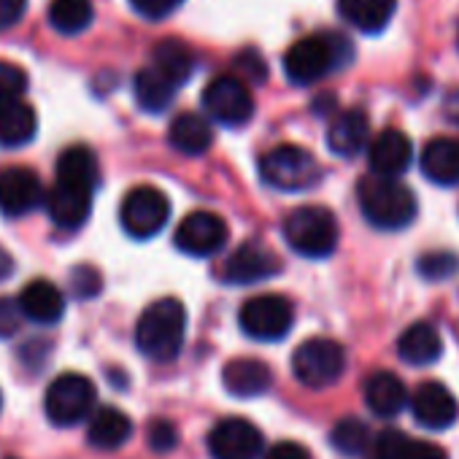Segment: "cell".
<instances>
[{
  "mask_svg": "<svg viewBox=\"0 0 459 459\" xmlns=\"http://www.w3.org/2000/svg\"><path fill=\"white\" fill-rule=\"evenodd\" d=\"M351 57H354V49L346 36L314 33L290 47V52L284 55V74L292 84L308 87L346 68Z\"/></svg>",
  "mask_w": 459,
  "mask_h": 459,
  "instance_id": "cell-1",
  "label": "cell"
},
{
  "mask_svg": "<svg viewBox=\"0 0 459 459\" xmlns=\"http://www.w3.org/2000/svg\"><path fill=\"white\" fill-rule=\"evenodd\" d=\"M186 335V308L176 298L154 300L135 325V346L154 362H170L181 354Z\"/></svg>",
  "mask_w": 459,
  "mask_h": 459,
  "instance_id": "cell-2",
  "label": "cell"
},
{
  "mask_svg": "<svg viewBox=\"0 0 459 459\" xmlns=\"http://www.w3.org/2000/svg\"><path fill=\"white\" fill-rule=\"evenodd\" d=\"M357 195H359L362 216L378 230H403L416 219L419 211L416 197L397 178H384L370 173L359 181Z\"/></svg>",
  "mask_w": 459,
  "mask_h": 459,
  "instance_id": "cell-3",
  "label": "cell"
},
{
  "mask_svg": "<svg viewBox=\"0 0 459 459\" xmlns=\"http://www.w3.org/2000/svg\"><path fill=\"white\" fill-rule=\"evenodd\" d=\"M284 238L306 260H327L338 247V221L325 205H300L284 219Z\"/></svg>",
  "mask_w": 459,
  "mask_h": 459,
  "instance_id": "cell-4",
  "label": "cell"
},
{
  "mask_svg": "<svg viewBox=\"0 0 459 459\" xmlns=\"http://www.w3.org/2000/svg\"><path fill=\"white\" fill-rule=\"evenodd\" d=\"M260 176L273 189L306 192L319 184L322 168L308 149L298 143H281L260 160Z\"/></svg>",
  "mask_w": 459,
  "mask_h": 459,
  "instance_id": "cell-5",
  "label": "cell"
},
{
  "mask_svg": "<svg viewBox=\"0 0 459 459\" xmlns=\"http://www.w3.org/2000/svg\"><path fill=\"white\" fill-rule=\"evenodd\" d=\"M95 400H98V392L87 376L63 373L49 384L44 394V411L55 427H76L84 419H90Z\"/></svg>",
  "mask_w": 459,
  "mask_h": 459,
  "instance_id": "cell-6",
  "label": "cell"
},
{
  "mask_svg": "<svg viewBox=\"0 0 459 459\" xmlns=\"http://www.w3.org/2000/svg\"><path fill=\"white\" fill-rule=\"evenodd\" d=\"M346 370V349L333 338H308L292 354V373L303 386H333Z\"/></svg>",
  "mask_w": 459,
  "mask_h": 459,
  "instance_id": "cell-7",
  "label": "cell"
},
{
  "mask_svg": "<svg viewBox=\"0 0 459 459\" xmlns=\"http://www.w3.org/2000/svg\"><path fill=\"white\" fill-rule=\"evenodd\" d=\"M119 219L125 233L135 241H149L162 233V227L170 219V200L162 189L141 184L133 186L119 208Z\"/></svg>",
  "mask_w": 459,
  "mask_h": 459,
  "instance_id": "cell-8",
  "label": "cell"
},
{
  "mask_svg": "<svg viewBox=\"0 0 459 459\" xmlns=\"http://www.w3.org/2000/svg\"><path fill=\"white\" fill-rule=\"evenodd\" d=\"M238 325L249 338L273 343L290 335L295 325V308L284 295H257L241 306Z\"/></svg>",
  "mask_w": 459,
  "mask_h": 459,
  "instance_id": "cell-9",
  "label": "cell"
},
{
  "mask_svg": "<svg viewBox=\"0 0 459 459\" xmlns=\"http://www.w3.org/2000/svg\"><path fill=\"white\" fill-rule=\"evenodd\" d=\"M203 111L224 127H241L255 117L252 90L238 76H219L203 90Z\"/></svg>",
  "mask_w": 459,
  "mask_h": 459,
  "instance_id": "cell-10",
  "label": "cell"
},
{
  "mask_svg": "<svg viewBox=\"0 0 459 459\" xmlns=\"http://www.w3.org/2000/svg\"><path fill=\"white\" fill-rule=\"evenodd\" d=\"M227 241H230V227L213 211H192V213H186L178 221L176 236H173L176 249L181 255L197 257V260L219 255Z\"/></svg>",
  "mask_w": 459,
  "mask_h": 459,
  "instance_id": "cell-11",
  "label": "cell"
},
{
  "mask_svg": "<svg viewBox=\"0 0 459 459\" xmlns=\"http://www.w3.org/2000/svg\"><path fill=\"white\" fill-rule=\"evenodd\" d=\"M263 432L241 416H227L208 432L211 459H263Z\"/></svg>",
  "mask_w": 459,
  "mask_h": 459,
  "instance_id": "cell-12",
  "label": "cell"
},
{
  "mask_svg": "<svg viewBox=\"0 0 459 459\" xmlns=\"http://www.w3.org/2000/svg\"><path fill=\"white\" fill-rule=\"evenodd\" d=\"M279 273H281V260L268 247L249 241L227 257V263L219 271V279L233 287H249V284L268 281Z\"/></svg>",
  "mask_w": 459,
  "mask_h": 459,
  "instance_id": "cell-13",
  "label": "cell"
},
{
  "mask_svg": "<svg viewBox=\"0 0 459 459\" xmlns=\"http://www.w3.org/2000/svg\"><path fill=\"white\" fill-rule=\"evenodd\" d=\"M44 184L33 168L12 165L0 170V213L20 219L44 205Z\"/></svg>",
  "mask_w": 459,
  "mask_h": 459,
  "instance_id": "cell-14",
  "label": "cell"
},
{
  "mask_svg": "<svg viewBox=\"0 0 459 459\" xmlns=\"http://www.w3.org/2000/svg\"><path fill=\"white\" fill-rule=\"evenodd\" d=\"M408 405L413 411V419L421 427H429V429H446V427H451L459 419L456 397L443 384H437V381H424L413 392Z\"/></svg>",
  "mask_w": 459,
  "mask_h": 459,
  "instance_id": "cell-15",
  "label": "cell"
},
{
  "mask_svg": "<svg viewBox=\"0 0 459 459\" xmlns=\"http://www.w3.org/2000/svg\"><path fill=\"white\" fill-rule=\"evenodd\" d=\"M411 160H413V143L400 130H384L368 146L370 173L384 178H400L408 170Z\"/></svg>",
  "mask_w": 459,
  "mask_h": 459,
  "instance_id": "cell-16",
  "label": "cell"
},
{
  "mask_svg": "<svg viewBox=\"0 0 459 459\" xmlns=\"http://www.w3.org/2000/svg\"><path fill=\"white\" fill-rule=\"evenodd\" d=\"M92 195H95L92 189L55 181V186L44 195V205L57 227L76 230L87 221V216L92 211Z\"/></svg>",
  "mask_w": 459,
  "mask_h": 459,
  "instance_id": "cell-17",
  "label": "cell"
},
{
  "mask_svg": "<svg viewBox=\"0 0 459 459\" xmlns=\"http://www.w3.org/2000/svg\"><path fill=\"white\" fill-rule=\"evenodd\" d=\"M221 384H224V389L233 397L252 400V397H260V394H265L271 389L273 373L257 357H238V359H230L224 365Z\"/></svg>",
  "mask_w": 459,
  "mask_h": 459,
  "instance_id": "cell-18",
  "label": "cell"
},
{
  "mask_svg": "<svg viewBox=\"0 0 459 459\" xmlns=\"http://www.w3.org/2000/svg\"><path fill=\"white\" fill-rule=\"evenodd\" d=\"M20 311L25 319L36 322V325H57L65 314V295L52 284V281H44V279H36L30 281L20 298Z\"/></svg>",
  "mask_w": 459,
  "mask_h": 459,
  "instance_id": "cell-19",
  "label": "cell"
},
{
  "mask_svg": "<svg viewBox=\"0 0 459 459\" xmlns=\"http://www.w3.org/2000/svg\"><path fill=\"white\" fill-rule=\"evenodd\" d=\"M370 141V119L365 111L359 108H351V111H343L333 119L330 130H327V146L333 154L338 157H357Z\"/></svg>",
  "mask_w": 459,
  "mask_h": 459,
  "instance_id": "cell-20",
  "label": "cell"
},
{
  "mask_svg": "<svg viewBox=\"0 0 459 459\" xmlns=\"http://www.w3.org/2000/svg\"><path fill=\"white\" fill-rule=\"evenodd\" d=\"M365 403L381 419H394L408 405V389L392 370H378L365 381Z\"/></svg>",
  "mask_w": 459,
  "mask_h": 459,
  "instance_id": "cell-21",
  "label": "cell"
},
{
  "mask_svg": "<svg viewBox=\"0 0 459 459\" xmlns=\"http://www.w3.org/2000/svg\"><path fill=\"white\" fill-rule=\"evenodd\" d=\"M421 173L440 186L459 184V141L432 138L421 152Z\"/></svg>",
  "mask_w": 459,
  "mask_h": 459,
  "instance_id": "cell-22",
  "label": "cell"
},
{
  "mask_svg": "<svg viewBox=\"0 0 459 459\" xmlns=\"http://www.w3.org/2000/svg\"><path fill=\"white\" fill-rule=\"evenodd\" d=\"M338 12L359 33L376 36L392 22L397 0H338Z\"/></svg>",
  "mask_w": 459,
  "mask_h": 459,
  "instance_id": "cell-23",
  "label": "cell"
},
{
  "mask_svg": "<svg viewBox=\"0 0 459 459\" xmlns=\"http://www.w3.org/2000/svg\"><path fill=\"white\" fill-rule=\"evenodd\" d=\"M39 133L36 108L25 100H12L0 106V146L20 149L28 146Z\"/></svg>",
  "mask_w": 459,
  "mask_h": 459,
  "instance_id": "cell-24",
  "label": "cell"
},
{
  "mask_svg": "<svg viewBox=\"0 0 459 459\" xmlns=\"http://www.w3.org/2000/svg\"><path fill=\"white\" fill-rule=\"evenodd\" d=\"M168 143L186 154V157H200L205 154L211 146H213V130L211 125L200 117V114H178L173 122H170V130H168Z\"/></svg>",
  "mask_w": 459,
  "mask_h": 459,
  "instance_id": "cell-25",
  "label": "cell"
},
{
  "mask_svg": "<svg viewBox=\"0 0 459 459\" xmlns=\"http://www.w3.org/2000/svg\"><path fill=\"white\" fill-rule=\"evenodd\" d=\"M397 354L408 362V365H432L440 359L443 354V341H440V333L429 325V322H416L411 325L400 341H397Z\"/></svg>",
  "mask_w": 459,
  "mask_h": 459,
  "instance_id": "cell-26",
  "label": "cell"
},
{
  "mask_svg": "<svg viewBox=\"0 0 459 459\" xmlns=\"http://www.w3.org/2000/svg\"><path fill=\"white\" fill-rule=\"evenodd\" d=\"M133 435V421L125 411L119 408H100L95 411V416L90 419V429H87V440L90 446L100 448V451H114L122 448Z\"/></svg>",
  "mask_w": 459,
  "mask_h": 459,
  "instance_id": "cell-27",
  "label": "cell"
},
{
  "mask_svg": "<svg viewBox=\"0 0 459 459\" xmlns=\"http://www.w3.org/2000/svg\"><path fill=\"white\" fill-rule=\"evenodd\" d=\"M133 92H135V103L146 111V114H162L170 108L178 87L165 76L160 74L154 65L149 68H141L135 74V82H133Z\"/></svg>",
  "mask_w": 459,
  "mask_h": 459,
  "instance_id": "cell-28",
  "label": "cell"
},
{
  "mask_svg": "<svg viewBox=\"0 0 459 459\" xmlns=\"http://www.w3.org/2000/svg\"><path fill=\"white\" fill-rule=\"evenodd\" d=\"M57 181L95 192V186L100 181V165H98L95 152L90 146H82V143L68 146L57 160Z\"/></svg>",
  "mask_w": 459,
  "mask_h": 459,
  "instance_id": "cell-29",
  "label": "cell"
},
{
  "mask_svg": "<svg viewBox=\"0 0 459 459\" xmlns=\"http://www.w3.org/2000/svg\"><path fill=\"white\" fill-rule=\"evenodd\" d=\"M152 65L165 74L176 87H184L192 79L195 71V60L192 52L186 49V44L176 41V39H162L154 52H152Z\"/></svg>",
  "mask_w": 459,
  "mask_h": 459,
  "instance_id": "cell-30",
  "label": "cell"
},
{
  "mask_svg": "<svg viewBox=\"0 0 459 459\" xmlns=\"http://www.w3.org/2000/svg\"><path fill=\"white\" fill-rule=\"evenodd\" d=\"M95 20L92 0H52L49 4V25L63 36L84 33Z\"/></svg>",
  "mask_w": 459,
  "mask_h": 459,
  "instance_id": "cell-31",
  "label": "cell"
},
{
  "mask_svg": "<svg viewBox=\"0 0 459 459\" xmlns=\"http://www.w3.org/2000/svg\"><path fill=\"white\" fill-rule=\"evenodd\" d=\"M373 435L368 429V424H362L359 419H341L333 432H330V443L338 454L343 456H362L370 446Z\"/></svg>",
  "mask_w": 459,
  "mask_h": 459,
  "instance_id": "cell-32",
  "label": "cell"
},
{
  "mask_svg": "<svg viewBox=\"0 0 459 459\" xmlns=\"http://www.w3.org/2000/svg\"><path fill=\"white\" fill-rule=\"evenodd\" d=\"M416 271L427 281H446L459 273V257L454 252H429V255L419 257Z\"/></svg>",
  "mask_w": 459,
  "mask_h": 459,
  "instance_id": "cell-33",
  "label": "cell"
},
{
  "mask_svg": "<svg viewBox=\"0 0 459 459\" xmlns=\"http://www.w3.org/2000/svg\"><path fill=\"white\" fill-rule=\"evenodd\" d=\"M411 443L408 435L397 432V429H384L381 435H376L368 446V459H403L405 446Z\"/></svg>",
  "mask_w": 459,
  "mask_h": 459,
  "instance_id": "cell-34",
  "label": "cell"
},
{
  "mask_svg": "<svg viewBox=\"0 0 459 459\" xmlns=\"http://www.w3.org/2000/svg\"><path fill=\"white\" fill-rule=\"evenodd\" d=\"M25 90H28V74L14 63L0 60V106L22 100Z\"/></svg>",
  "mask_w": 459,
  "mask_h": 459,
  "instance_id": "cell-35",
  "label": "cell"
},
{
  "mask_svg": "<svg viewBox=\"0 0 459 459\" xmlns=\"http://www.w3.org/2000/svg\"><path fill=\"white\" fill-rule=\"evenodd\" d=\"M146 443L152 451L157 454H168L178 446V429L173 421L168 419H154L149 427H146Z\"/></svg>",
  "mask_w": 459,
  "mask_h": 459,
  "instance_id": "cell-36",
  "label": "cell"
},
{
  "mask_svg": "<svg viewBox=\"0 0 459 459\" xmlns=\"http://www.w3.org/2000/svg\"><path fill=\"white\" fill-rule=\"evenodd\" d=\"M184 0H130V6L138 17L149 20V22H160L168 20L173 12L181 9Z\"/></svg>",
  "mask_w": 459,
  "mask_h": 459,
  "instance_id": "cell-37",
  "label": "cell"
},
{
  "mask_svg": "<svg viewBox=\"0 0 459 459\" xmlns=\"http://www.w3.org/2000/svg\"><path fill=\"white\" fill-rule=\"evenodd\" d=\"M100 284H103L100 281V273L95 268H90V265H79V268L71 271V290L82 300L95 298L100 292Z\"/></svg>",
  "mask_w": 459,
  "mask_h": 459,
  "instance_id": "cell-38",
  "label": "cell"
},
{
  "mask_svg": "<svg viewBox=\"0 0 459 459\" xmlns=\"http://www.w3.org/2000/svg\"><path fill=\"white\" fill-rule=\"evenodd\" d=\"M22 311L20 303L12 298H0V338H12L22 327Z\"/></svg>",
  "mask_w": 459,
  "mask_h": 459,
  "instance_id": "cell-39",
  "label": "cell"
},
{
  "mask_svg": "<svg viewBox=\"0 0 459 459\" xmlns=\"http://www.w3.org/2000/svg\"><path fill=\"white\" fill-rule=\"evenodd\" d=\"M28 12V0H0V33L12 30Z\"/></svg>",
  "mask_w": 459,
  "mask_h": 459,
  "instance_id": "cell-40",
  "label": "cell"
},
{
  "mask_svg": "<svg viewBox=\"0 0 459 459\" xmlns=\"http://www.w3.org/2000/svg\"><path fill=\"white\" fill-rule=\"evenodd\" d=\"M265 459H314V456L306 446H300L295 440H281L265 451Z\"/></svg>",
  "mask_w": 459,
  "mask_h": 459,
  "instance_id": "cell-41",
  "label": "cell"
},
{
  "mask_svg": "<svg viewBox=\"0 0 459 459\" xmlns=\"http://www.w3.org/2000/svg\"><path fill=\"white\" fill-rule=\"evenodd\" d=\"M403 459H448L440 446L427 440H411L403 451Z\"/></svg>",
  "mask_w": 459,
  "mask_h": 459,
  "instance_id": "cell-42",
  "label": "cell"
},
{
  "mask_svg": "<svg viewBox=\"0 0 459 459\" xmlns=\"http://www.w3.org/2000/svg\"><path fill=\"white\" fill-rule=\"evenodd\" d=\"M236 63L244 68V74H249V76H252V82H265V79H268L265 60H263L257 52H244Z\"/></svg>",
  "mask_w": 459,
  "mask_h": 459,
  "instance_id": "cell-43",
  "label": "cell"
},
{
  "mask_svg": "<svg viewBox=\"0 0 459 459\" xmlns=\"http://www.w3.org/2000/svg\"><path fill=\"white\" fill-rule=\"evenodd\" d=\"M12 273H14V257L0 247V281L12 279Z\"/></svg>",
  "mask_w": 459,
  "mask_h": 459,
  "instance_id": "cell-44",
  "label": "cell"
},
{
  "mask_svg": "<svg viewBox=\"0 0 459 459\" xmlns=\"http://www.w3.org/2000/svg\"><path fill=\"white\" fill-rule=\"evenodd\" d=\"M0 408H4V394H0Z\"/></svg>",
  "mask_w": 459,
  "mask_h": 459,
  "instance_id": "cell-45",
  "label": "cell"
},
{
  "mask_svg": "<svg viewBox=\"0 0 459 459\" xmlns=\"http://www.w3.org/2000/svg\"><path fill=\"white\" fill-rule=\"evenodd\" d=\"M9 459H17V456H9Z\"/></svg>",
  "mask_w": 459,
  "mask_h": 459,
  "instance_id": "cell-46",
  "label": "cell"
}]
</instances>
